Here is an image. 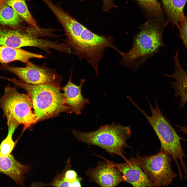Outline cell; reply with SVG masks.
Wrapping results in <instances>:
<instances>
[{
    "instance_id": "1",
    "label": "cell",
    "mask_w": 187,
    "mask_h": 187,
    "mask_svg": "<svg viewBox=\"0 0 187 187\" xmlns=\"http://www.w3.org/2000/svg\"><path fill=\"white\" fill-rule=\"evenodd\" d=\"M168 23L167 21L152 18L141 25L139 32L133 36L132 48L122 56L120 65L135 72L149 57L160 52V48L166 46L162 38Z\"/></svg>"
},
{
    "instance_id": "2",
    "label": "cell",
    "mask_w": 187,
    "mask_h": 187,
    "mask_svg": "<svg viewBox=\"0 0 187 187\" xmlns=\"http://www.w3.org/2000/svg\"><path fill=\"white\" fill-rule=\"evenodd\" d=\"M5 78L26 91L32 103L37 122L56 116L62 112H72L61 91L60 82L33 85L15 78Z\"/></svg>"
},
{
    "instance_id": "3",
    "label": "cell",
    "mask_w": 187,
    "mask_h": 187,
    "mask_svg": "<svg viewBox=\"0 0 187 187\" xmlns=\"http://www.w3.org/2000/svg\"><path fill=\"white\" fill-rule=\"evenodd\" d=\"M155 107L149 102L151 116L148 115L136 103L134 105L146 118L157 136L160 142L161 149L170 155L175 162L177 167L179 178L183 174L179 163L185 175L187 168L184 161V157L187 159L182 149L180 142L183 139L177 134L169 121L159 109L155 98Z\"/></svg>"
},
{
    "instance_id": "4",
    "label": "cell",
    "mask_w": 187,
    "mask_h": 187,
    "mask_svg": "<svg viewBox=\"0 0 187 187\" xmlns=\"http://www.w3.org/2000/svg\"><path fill=\"white\" fill-rule=\"evenodd\" d=\"M72 133L77 141L97 146L110 154L120 156L125 161L128 159L123 153L126 149L130 148L126 143L132 133L129 126L114 124L104 125L92 132H83L74 130Z\"/></svg>"
},
{
    "instance_id": "5",
    "label": "cell",
    "mask_w": 187,
    "mask_h": 187,
    "mask_svg": "<svg viewBox=\"0 0 187 187\" xmlns=\"http://www.w3.org/2000/svg\"><path fill=\"white\" fill-rule=\"evenodd\" d=\"M0 107L7 123L14 119L24 125L23 132L37 122L32 109V103L28 95L19 92L16 88L8 86L0 98Z\"/></svg>"
},
{
    "instance_id": "6",
    "label": "cell",
    "mask_w": 187,
    "mask_h": 187,
    "mask_svg": "<svg viewBox=\"0 0 187 187\" xmlns=\"http://www.w3.org/2000/svg\"><path fill=\"white\" fill-rule=\"evenodd\" d=\"M136 158L153 187L171 185L177 177L171 168V157L161 149L153 155L142 157L137 153Z\"/></svg>"
},
{
    "instance_id": "7",
    "label": "cell",
    "mask_w": 187,
    "mask_h": 187,
    "mask_svg": "<svg viewBox=\"0 0 187 187\" xmlns=\"http://www.w3.org/2000/svg\"><path fill=\"white\" fill-rule=\"evenodd\" d=\"M24 67L2 64L0 68L17 76L23 82L33 85L54 83L60 82V77L54 70L46 66H38L28 61Z\"/></svg>"
},
{
    "instance_id": "8",
    "label": "cell",
    "mask_w": 187,
    "mask_h": 187,
    "mask_svg": "<svg viewBox=\"0 0 187 187\" xmlns=\"http://www.w3.org/2000/svg\"><path fill=\"white\" fill-rule=\"evenodd\" d=\"M116 168L122 175L124 182L133 187H153L133 155L123 163H117L100 156Z\"/></svg>"
},
{
    "instance_id": "9",
    "label": "cell",
    "mask_w": 187,
    "mask_h": 187,
    "mask_svg": "<svg viewBox=\"0 0 187 187\" xmlns=\"http://www.w3.org/2000/svg\"><path fill=\"white\" fill-rule=\"evenodd\" d=\"M89 169L86 174L90 179L102 187H115L124 182L122 174L115 167L106 161Z\"/></svg>"
},
{
    "instance_id": "10",
    "label": "cell",
    "mask_w": 187,
    "mask_h": 187,
    "mask_svg": "<svg viewBox=\"0 0 187 187\" xmlns=\"http://www.w3.org/2000/svg\"><path fill=\"white\" fill-rule=\"evenodd\" d=\"M72 70L71 71L68 82L62 89L67 105L71 109L72 112L77 115L81 113L86 104L90 102L85 98L81 92V89L85 79L81 78L79 84L76 85L71 81Z\"/></svg>"
},
{
    "instance_id": "11",
    "label": "cell",
    "mask_w": 187,
    "mask_h": 187,
    "mask_svg": "<svg viewBox=\"0 0 187 187\" xmlns=\"http://www.w3.org/2000/svg\"><path fill=\"white\" fill-rule=\"evenodd\" d=\"M178 50H177L174 56L173 61L175 70L174 72L171 75L162 74L166 77L171 78L175 80L171 83L175 92L174 96L180 99L181 108L184 106L185 104H187V65L186 64V70H185L180 63Z\"/></svg>"
},
{
    "instance_id": "12",
    "label": "cell",
    "mask_w": 187,
    "mask_h": 187,
    "mask_svg": "<svg viewBox=\"0 0 187 187\" xmlns=\"http://www.w3.org/2000/svg\"><path fill=\"white\" fill-rule=\"evenodd\" d=\"M30 169L29 166L17 161L12 155H5L0 151V173L9 177L17 184L24 185V175Z\"/></svg>"
},
{
    "instance_id": "13",
    "label": "cell",
    "mask_w": 187,
    "mask_h": 187,
    "mask_svg": "<svg viewBox=\"0 0 187 187\" xmlns=\"http://www.w3.org/2000/svg\"><path fill=\"white\" fill-rule=\"evenodd\" d=\"M44 56L28 51L21 48L0 46V63L6 64L12 62L19 61L25 63L31 59L44 58Z\"/></svg>"
},
{
    "instance_id": "14",
    "label": "cell",
    "mask_w": 187,
    "mask_h": 187,
    "mask_svg": "<svg viewBox=\"0 0 187 187\" xmlns=\"http://www.w3.org/2000/svg\"><path fill=\"white\" fill-rule=\"evenodd\" d=\"M162 5L167 18L168 23L178 28L181 20L185 16L184 9L187 0H161Z\"/></svg>"
},
{
    "instance_id": "15",
    "label": "cell",
    "mask_w": 187,
    "mask_h": 187,
    "mask_svg": "<svg viewBox=\"0 0 187 187\" xmlns=\"http://www.w3.org/2000/svg\"><path fill=\"white\" fill-rule=\"evenodd\" d=\"M141 8L146 16L152 18L165 21L161 4L158 0H133Z\"/></svg>"
},
{
    "instance_id": "16",
    "label": "cell",
    "mask_w": 187,
    "mask_h": 187,
    "mask_svg": "<svg viewBox=\"0 0 187 187\" xmlns=\"http://www.w3.org/2000/svg\"><path fill=\"white\" fill-rule=\"evenodd\" d=\"M22 19L31 26L38 30L39 28L34 19L26 2V0H3Z\"/></svg>"
},
{
    "instance_id": "17",
    "label": "cell",
    "mask_w": 187,
    "mask_h": 187,
    "mask_svg": "<svg viewBox=\"0 0 187 187\" xmlns=\"http://www.w3.org/2000/svg\"><path fill=\"white\" fill-rule=\"evenodd\" d=\"M22 18L3 0H0L1 24L12 27L19 26L22 22Z\"/></svg>"
},
{
    "instance_id": "18",
    "label": "cell",
    "mask_w": 187,
    "mask_h": 187,
    "mask_svg": "<svg viewBox=\"0 0 187 187\" xmlns=\"http://www.w3.org/2000/svg\"><path fill=\"white\" fill-rule=\"evenodd\" d=\"M12 136L7 135L0 145V151L3 155H8L10 154L14 148L16 142L12 138Z\"/></svg>"
},
{
    "instance_id": "19",
    "label": "cell",
    "mask_w": 187,
    "mask_h": 187,
    "mask_svg": "<svg viewBox=\"0 0 187 187\" xmlns=\"http://www.w3.org/2000/svg\"><path fill=\"white\" fill-rule=\"evenodd\" d=\"M178 29L179 31V36L187 51V17L185 16L180 21Z\"/></svg>"
},
{
    "instance_id": "20",
    "label": "cell",
    "mask_w": 187,
    "mask_h": 187,
    "mask_svg": "<svg viewBox=\"0 0 187 187\" xmlns=\"http://www.w3.org/2000/svg\"><path fill=\"white\" fill-rule=\"evenodd\" d=\"M65 171L54 179L50 185L56 187H70L71 184L65 181L64 179Z\"/></svg>"
},
{
    "instance_id": "21",
    "label": "cell",
    "mask_w": 187,
    "mask_h": 187,
    "mask_svg": "<svg viewBox=\"0 0 187 187\" xmlns=\"http://www.w3.org/2000/svg\"><path fill=\"white\" fill-rule=\"evenodd\" d=\"M79 178L77 177L76 172L72 170H65L64 176V180L71 184L76 180Z\"/></svg>"
},
{
    "instance_id": "22",
    "label": "cell",
    "mask_w": 187,
    "mask_h": 187,
    "mask_svg": "<svg viewBox=\"0 0 187 187\" xmlns=\"http://www.w3.org/2000/svg\"><path fill=\"white\" fill-rule=\"evenodd\" d=\"M102 0L103 3L102 9L104 12L109 13L112 8L117 7V6L114 3L113 0Z\"/></svg>"
},
{
    "instance_id": "23",
    "label": "cell",
    "mask_w": 187,
    "mask_h": 187,
    "mask_svg": "<svg viewBox=\"0 0 187 187\" xmlns=\"http://www.w3.org/2000/svg\"><path fill=\"white\" fill-rule=\"evenodd\" d=\"M179 129V131L183 132L187 135V125L186 126H182L176 125Z\"/></svg>"
},
{
    "instance_id": "24",
    "label": "cell",
    "mask_w": 187,
    "mask_h": 187,
    "mask_svg": "<svg viewBox=\"0 0 187 187\" xmlns=\"http://www.w3.org/2000/svg\"><path fill=\"white\" fill-rule=\"evenodd\" d=\"M183 179H187V168L186 170V176L182 178Z\"/></svg>"
},
{
    "instance_id": "25",
    "label": "cell",
    "mask_w": 187,
    "mask_h": 187,
    "mask_svg": "<svg viewBox=\"0 0 187 187\" xmlns=\"http://www.w3.org/2000/svg\"><path fill=\"white\" fill-rule=\"evenodd\" d=\"M79 0V1L80 2H82L84 0Z\"/></svg>"
}]
</instances>
